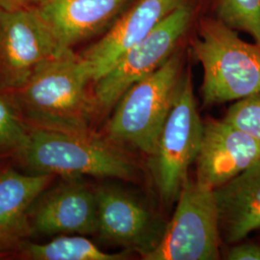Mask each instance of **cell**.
Masks as SVG:
<instances>
[{"label": "cell", "instance_id": "1", "mask_svg": "<svg viewBox=\"0 0 260 260\" xmlns=\"http://www.w3.org/2000/svg\"><path fill=\"white\" fill-rule=\"evenodd\" d=\"M93 81L82 56L72 48L43 63L19 90L9 93L32 127L57 131L90 128L95 112L88 85Z\"/></svg>", "mask_w": 260, "mask_h": 260}, {"label": "cell", "instance_id": "2", "mask_svg": "<svg viewBox=\"0 0 260 260\" xmlns=\"http://www.w3.org/2000/svg\"><path fill=\"white\" fill-rule=\"evenodd\" d=\"M35 174L132 180L138 170L122 148L91 128L57 131L32 127L17 155Z\"/></svg>", "mask_w": 260, "mask_h": 260}, {"label": "cell", "instance_id": "3", "mask_svg": "<svg viewBox=\"0 0 260 260\" xmlns=\"http://www.w3.org/2000/svg\"><path fill=\"white\" fill-rule=\"evenodd\" d=\"M190 49L204 69L206 105L260 93V43L245 42L237 31L203 14L193 29Z\"/></svg>", "mask_w": 260, "mask_h": 260}, {"label": "cell", "instance_id": "4", "mask_svg": "<svg viewBox=\"0 0 260 260\" xmlns=\"http://www.w3.org/2000/svg\"><path fill=\"white\" fill-rule=\"evenodd\" d=\"M184 53L185 47L181 45L154 73L124 92L106 124L107 139L148 156L153 153L183 75Z\"/></svg>", "mask_w": 260, "mask_h": 260}, {"label": "cell", "instance_id": "5", "mask_svg": "<svg viewBox=\"0 0 260 260\" xmlns=\"http://www.w3.org/2000/svg\"><path fill=\"white\" fill-rule=\"evenodd\" d=\"M205 3L206 0H190L179 7L93 82L95 112L111 110L133 84L163 65L193 31L197 20L204 14Z\"/></svg>", "mask_w": 260, "mask_h": 260}, {"label": "cell", "instance_id": "6", "mask_svg": "<svg viewBox=\"0 0 260 260\" xmlns=\"http://www.w3.org/2000/svg\"><path fill=\"white\" fill-rule=\"evenodd\" d=\"M204 123L197 109L190 68L183 72L149 166L158 194L165 205L178 199L188 171L198 156Z\"/></svg>", "mask_w": 260, "mask_h": 260}, {"label": "cell", "instance_id": "7", "mask_svg": "<svg viewBox=\"0 0 260 260\" xmlns=\"http://www.w3.org/2000/svg\"><path fill=\"white\" fill-rule=\"evenodd\" d=\"M221 235L214 189L188 177L172 221L146 260H216Z\"/></svg>", "mask_w": 260, "mask_h": 260}, {"label": "cell", "instance_id": "8", "mask_svg": "<svg viewBox=\"0 0 260 260\" xmlns=\"http://www.w3.org/2000/svg\"><path fill=\"white\" fill-rule=\"evenodd\" d=\"M64 50L37 8L0 9V92L19 90L40 66Z\"/></svg>", "mask_w": 260, "mask_h": 260}, {"label": "cell", "instance_id": "9", "mask_svg": "<svg viewBox=\"0 0 260 260\" xmlns=\"http://www.w3.org/2000/svg\"><path fill=\"white\" fill-rule=\"evenodd\" d=\"M95 194L102 238L138 252L143 259L156 250L167 223L121 190L101 187Z\"/></svg>", "mask_w": 260, "mask_h": 260}, {"label": "cell", "instance_id": "10", "mask_svg": "<svg viewBox=\"0 0 260 260\" xmlns=\"http://www.w3.org/2000/svg\"><path fill=\"white\" fill-rule=\"evenodd\" d=\"M189 1L133 0L102 39L80 54L90 69L93 82L108 73L128 49Z\"/></svg>", "mask_w": 260, "mask_h": 260}, {"label": "cell", "instance_id": "11", "mask_svg": "<svg viewBox=\"0 0 260 260\" xmlns=\"http://www.w3.org/2000/svg\"><path fill=\"white\" fill-rule=\"evenodd\" d=\"M78 178H66L38 197L29 211L33 233L45 235L99 233L95 191Z\"/></svg>", "mask_w": 260, "mask_h": 260}, {"label": "cell", "instance_id": "12", "mask_svg": "<svg viewBox=\"0 0 260 260\" xmlns=\"http://www.w3.org/2000/svg\"><path fill=\"white\" fill-rule=\"evenodd\" d=\"M260 161V144L226 121H208L196 158L197 177L216 189Z\"/></svg>", "mask_w": 260, "mask_h": 260}, {"label": "cell", "instance_id": "13", "mask_svg": "<svg viewBox=\"0 0 260 260\" xmlns=\"http://www.w3.org/2000/svg\"><path fill=\"white\" fill-rule=\"evenodd\" d=\"M133 0H42L37 7L62 49L108 30Z\"/></svg>", "mask_w": 260, "mask_h": 260}, {"label": "cell", "instance_id": "14", "mask_svg": "<svg viewBox=\"0 0 260 260\" xmlns=\"http://www.w3.org/2000/svg\"><path fill=\"white\" fill-rule=\"evenodd\" d=\"M53 176L0 169V256L19 251L33 233L29 211Z\"/></svg>", "mask_w": 260, "mask_h": 260}, {"label": "cell", "instance_id": "15", "mask_svg": "<svg viewBox=\"0 0 260 260\" xmlns=\"http://www.w3.org/2000/svg\"><path fill=\"white\" fill-rule=\"evenodd\" d=\"M221 240L241 242L260 230V161L214 189Z\"/></svg>", "mask_w": 260, "mask_h": 260}, {"label": "cell", "instance_id": "16", "mask_svg": "<svg viewBox=\"0 0 260 260\" xmlns=\"http://www.w3.org/2000/svg\"><path fill=\"white\" fill-rule=\"evenodd\" d=\"M19 254L31 260H121L127 252H106L83 236L61 234L50 242L37 244L25 241Z\"/></svg>", "mask_w": 260, "mask_h": 260}, {"label": "cell", "instance_id": "17", "mask_svg": "<svg viewBox=\"0 0 260 260\" xmlns=\"http://www.w3.org/2000/svg\"><path fill=\"white\" fill-rule=\"evenodd\" d=\"M30 130L12 95L0 92V160L17 156L26 145Z\"/></svg>", "mask_w": 260, "mask_h": 260}, {"label": "cell", "instance_id": "18", "mask_svg": "<svg viewBox=\"0 0 260 260\" xmlns=\"http://www.w3.org/2000/svg\"><path fill=\"white\" fill-rule=\"evenodd\" d=\"M214 18L260 43V0H211Z\"/></svg>", "mask_w": 260, "mask_h": 260}, {"label": "cell", "instance_id": "19", "mask_svg": "<svg viewBox=\"0 0 260 260\" xmlns=\"http://www.w3.org/2000/svg\"><path fill=\"white\" fill-rule=\"evenodd\" d=\"M223 120L260 144V93L235 101Z\"/></svg>", "mask_w": 260, "mask_h": 260}, {"label": "cell", "instance_id": "20", "mask_svg": "<svg viewBox=\"0 0 260 260\" xmlns=\"http://www.w3.org/2000/svg\"><path fill=\"white\" fill-rule=\"evenodd\" d=\"M225 258L230 260H260V244L238 242L230 249Z\"/></svg>", "mask_w": 260, "mask_h": 260}, {"label": "cell", "instance_id": "21", "mask_svg": "<svg viewBox=\"0 0 260 260\" xmlns=\"http://www.w3.org/2000/svg\"><path fill=\"white\" fill-rule=\"evenodd\" d=\"M38 0H0V9L15 10L29 7Z\"/></svg>", "mask_w": 260, "mask_h": 260}]
</instances>
